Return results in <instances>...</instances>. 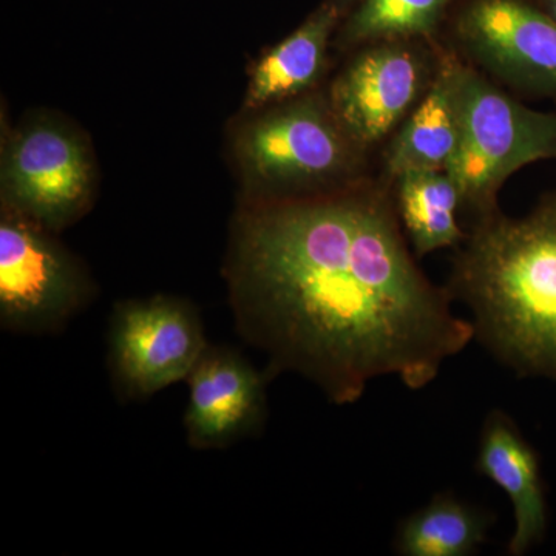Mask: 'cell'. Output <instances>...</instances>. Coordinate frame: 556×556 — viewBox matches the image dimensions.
<instances>
[{
  "instance_id": "8",
  "label": "cell",
  "mask_w": 556,
  "mask_h": 556,
  "mask_svg": "<svg viewBox=\"0 0 556 556\" xmlns=\"http://www.w3.org/2000/svg\"><path fill=\"white\" fill-rule=\"evenodd\" d=\"M441 40H386L348 54L325 84L328 100L358 144L378 155L427 97L442 61Z\"/></svg>"
},
{
  "instance_id": "14",
  "label": "cell",
  "mask_w": 556,
  "mask_h": 556,
  "mask_svg": "<svg viewBox=\"0 0 556 556\" xmlns=\"http://www.w3.org/2000/svg\"><path fill=\"white\" fill-rule=\"evenodd\" d=\"M394 203L417 258L456 249L467 239L460 228V193L447 170L405 172L393 182Z\"/></svg>"
},
{
  "instance_id": "13",
  "label": "cell",
  "mask_w": 556,
  "mask_h": 556,
  "mask_svg": "<svg viewBox=\"0 0 556 556\" xmlns=\"http://www.w3.org/2000/svg\"><path fill=\"white\" fill-rule=\"evenodd\" d=\"M456 65V54L444 46L427 97L379 150L378 174L391 185L405 172L448 170L456 159L463 137Z\"/></svg>"
},
{
  "instance_id": "15",
  "label": "cell",
  "mask_w": 556,
  "mask_h": 556,
  "mask_svg": "<svg viewBox=\"0 0 556 556\" xmlns=\"http://www.w3.org/2000/svg\"><path fill=\"white\" fill-rule=\"evenodd\" d=\"M493 525L492 511L453 492H439L402 519L393 546L404 556H470L485 543Z\"/></svg>"
},
{
  "instance_id": "5",
  "label": "cell",
  "mask_w": 556,
  "mask_h": 556,
  "mask_svg": "<svg viewBox=\"0 0 556 556\" xmlns=\"http://www.w3.org/2000/svg\"><path fill=\"white\" fill-rule=\"evenodd\" d=\"M97 156L89 137L56 113L25 116L3 138L0 207L61 233L97 200Z\"/></svg>"
},
{
  "instance_id": "6",
  "label": "cell",
  "mask_w": 556,
  "mask_h": 556,
  "mask_svg": "<svg viewBox=\"0 0 556 556\" xmlns=\"http://www.w3.org/2000/svg\"><path fill=\"white\" fill-rule=\"evenodd\" d=\"M16 212L0 207V327L14 334H58L98 295L87 266Z\"/></svg>"
},
{
  "instance_id": "16",
  "label": "cell",
  "mask_w": 556,
  "mask_h": 556,
  "mask_svg": "<svg viewBox=\"0 0 556 556\" xmlns=\"http://www.w3.org/2000/svg\"><path fill=\"white\" fill-rule=\"evenodd\" d=\"M456 0H358L338 31L332 50L353 53L386 40L441 39Z\"/></svg>"
},
{
  "instance_id": "10",
  "label": "cell",
  "mask_w": 556,
  "mask_h": 556,
  "mask_svg": "<svg viewBox=\"0 0 556 556\" xmlns=\"http://www.w3.org/2000/svg\"><path fill=\"white\" fill-rule=\"evenodd\" d=\"M186 382L185 430L190 448H228L265 427L268 376L236 348L208 345Z\"/></svg>"
},
{
  "instance_id": "4",
  "label": "cell",
  "mask_w": 556,
  "mask_h": 556,
  "mask_svg": "<svg viewBox=\"0 0 556 556\" xmlns=\"http://www.w3.org/2000/svg\"><path fill=\"white\" fill-rule=\"evenodd\" d=\"M463 137L450 177L460 193V211L473 219L500 211L497 195L521 167L556 160V113L519 102L481 72L457 58Z\"/></svg>"
},
{
  "instance_id": "9",
  "label": "cell",
  "mask_w": 556,
  "mask_h": 556,
  "mask_svg": "<svg viewBox=\"0 0 556 556\" xmlns=\"http://www.w3.org/2000/svg\"><path fill=\"white\" fill-rule=\"evenodd\" d=\"M207 346L200 311L188 299L156 294L116 303L108 334L116 397L146 401L188 379Z\"/></svg>"
},
{
  "instance_id": "17",
  "label": "cell",
  "mask_w": 556,
  "mask_h": 556,
  "mask_svg": "<svg viewBox=\"0 0 556 556\" xmlns=\"http://www.w3.org/2000/svg\"><path fill=\"white\" fill-rule=\"evenodd\" d=\"M541 10L546 11L548 16L556 22V0H533Z\"/></svg>"
},
{
  "instance_id": "11",
  "label": "cell",
  "mask_w": 556,
  "mask_h": 556,
  "mask_svg": "<svg viewBox=\"0 0 556 556\" xmlns=\"http://www.w3.org/2000/svg\"><path fill=\"white\" fill-rule=\"evenodd\" d=\"M358 0H321L291 35L249 68L241 113L269 108L325 86L336 36Z\"/></svg>"
},
{
  "instance_id": "7",
  "label": "cell",
  "mask_w": 556,
  "mask_h": 556,
  "mask_svg": "<svg viewBox=\"0 0 556 556\" xmlns=\"http://www.w3.org/2000/svg\"><path fill=\"white\" fill-rule=\"evenodd\" d=\"M439 40L510 93L556 98V22L533 0H456Z\"/></svg>"
},
{
  "instance_id": "3",
  "label": "cell",
  "mask_w": 556,
  "mask_h": 556,
  "mask_svg": "<svg viewBox=\"0 0 556 556\" xmlns=\"http://www.w3.org/2000/svg\"><path fill=\"white\" fill-rule=\"evenodd\" d=\"M240 201L276 203L329 195L378 174L320 89L241 113L229 135Z\"/></svg>"
},
{
  "instance_id": "12",
  "label": "cell",
  "mask_w": 556,
  "mask_h": 556,
  "mask_svg": "<svg viewBox=\"0 0 556 556\" xmlns=\"http://www.w3.org/2000/svg\"><path fill=\"white\" fill-rule=\"evenodd\" d=\"M475 468L510 500L515 529L507 554H529L546 536V486L536 450L504 409L495 408L486 415L479 434Z\"/></svg>"
},
{
  "instance_id": "2",
  "label": "cell",
  "mask_w": 556,
  "mask_h": 556,
  "mask_svg": "<svg viewBox=\"0 0 556 556\" xmlns=\"http://www.w3.org/2000/svg\"><path fill=\"white\" fill-rule=\"evenodd\" d=\"M447 288L470 311L475 340L518 378L556 382V190L525 217L471 222Z\"/></svg>"
},
{
  "instance_id": "1",
  "label": "cell",
  "mask_w": 556,
  "mask_h": 556,
  "mask_svg": "<svg viewBox=\"0 0 556 556\" xmlns=\"http://www.w3.org/2000/svg\"><path fill=\"white\" fill-rule=\"evenodd\" d=\"M376 174L314 199L239 201L225 276L240 338L345 407L372 380L422 390L475 340L447 288L424 274Z\"/></svg>"
}]
</instances>
